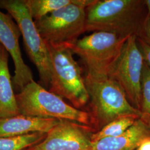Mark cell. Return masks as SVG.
<instances>
[{
	"instance_id": "cell-11",
	"label": "cell",
	"mask_w": 150,
	"mask_h": 150,
	"mask_svg": "<svg viewBox=\"0 0 150 150\" xmlns=\"http://www.w3.org/2000/svg\"><path fill=\"white\" fill-rule=\"evenodd\" d=\"M59 119L32 117L20 114L0 118V137H15L32 133H47Z\"/></svg>"
},
{
	"instance_id": "cell-7",
	"label": "cell",
	"mask_w": 150,
	"mask_h": 150,
	"mask_svg": "<svg viewBox=\"0 0 150 150\" xmlns=\"http://www.w3.org/2000/svg\"><path fill=\"white\" fill-rule=\"evenodd\" d=\"M35 23L45 42L69 46L86 32V8L72 0Z\"/></svg>"
},
{
	"instance_id": "cell-18",
	"label": "cell",
	"mask_w": 150,
	"mask_h": 150,
	"mask_svg": "<svg viewBox=\"0 0 150 150\" xmlns=\"http://www.w3.org/2000/svg\"><path fill=\"white\" fill-rule=\"evenodd\" d=\"M150 46V13H148L145 19L139 36L137 37Z\"/></svg>"
},
{
	"instance_id": "cell-20",
	"label": "cell",
	"mask_w": 150,
	"mask_h": 150,
	"mask_svg": "<svg viewBox=\"0 0 150 150\" xmlns=\"http://www.w3.org/2000/svg\"><path fill=\"white\" fill-rule=\"evenodd\" d=\"M136 150H150V138L145 139Z\"/></svg>"
},
{
	"instance_id": "cell-12",
	"label": "cell",
	"mask_w": 150,
	"mask_h": 150,
	"mask_svg": "<svg viewBox=\"0 0 150 150\" xmlns=\"http://www.w3.org/2000/svg\"><path fill=\"white\" fill-rule=\"evenodd\" d=\"M150 138V125L139 118L123 134L92 142V150H136Z\"/></svg>"
},
{
	"instance_id": "cell-19",
	"label": "cell",
	"mask_w": 150,
	"mask_h": 150,
	"mask_svg": "<svg viewBox=\"0 0 150 150\" xmlns=\"http://www.w3.org/2000/svg\"><path fill=\"white\" fill-rule=\"evenodd\" d=\"M139 50L142 54L145 62L150 67V46L139 38H137Z\"/></svg>"
},
{
	"instance_id": "cell-3",
	"label": "cell",
	"mask_w": 150,
	"mask_h": 150,
	"mask_svg": "<svg viewBox=\"0 0 150 150\" xmlns=\"http://www.w3.org/2000/svg\"><path fill=\"white\" fill-rule=\"evenodd\" d=\"M51 62L49 91L69 101L80 109L88 103L90 98L82 70L68 46L46 43Z\"/></svg>"
},
{
	"instance_id": "cell-9",
	"label": "cell",
	"mask_w": 150,
	"mask_h": 150,
	"mask_svg": "<svg viewBox=\"0 0 150 150\" xmlns=\"http://www.w3.org/2000/svg\"><path fill=\"white\" fill-rule=\"evenodd\" d=\"M95 132L90 126L60 120L41 142L25 150H92Z\"/></svg>"
},
{
	"instance_id": "cell-4",
	"label": "cell",
	"mask_w": 150,
	"mask_h": 150,
	"mask_svg": "<svg viewBox=\"0 0 150 150\" xmlns=\"http://www.w3.org/2000/svg\"><path fill=\"white\" fill-rule=\"evenodd\" d=\"M20 114L42 118L67 120L91 126L87 111L77 109L32 81L16 95Z\"/></svg>"
},
{
	"instance_id": "cell-5",
	"label": "cell",
	"mask_w": 150,
	"mask_h": 150,
	"mask_svg": "<svg viewBox=\"0 0 150 150\" xmlns=\"http://www.w3.org/2000/svg\"><path fill=\"white\" fill-rule=\"evenodd\" d=\"M129 38L111 32H93L68 47L85 64L86 74L109 76Z\"/></svg>"
},
{
	"instance_id": "cell-21",
	"label": "cell",
	"mask_w": 150,
	"mask_h": 150,
	"mask_svg": "<svg viewBox=\"0 0 150 150\" xmlns=\"http://www.w3.org/2000/svg\"><path fill=\"white\" fill-rule=\"evenodd\" d=\"M144 2L148 11V13H150V0H144Z\"/></svg>"
},
{
	"instance_id": "cell-17",
	"label": "cell",
	"mask_w": 150,
	"mask_h": 150,
	"mask_svg": "<svg viewBox=\"0 0 150 150\" xmlns=\"http://www.w3.org/2000/svg\"><path fill=\"white\" fill-rule=\"evenodd\" d=\"M139 111V118L150 125V67L145 61L141 80V102Z\"/></svg>"
},
{
	"instance_id": "cell-14",
	"label": "cell",
	"mask_w": 150,
	"mask_h": 150,
	"mask_svg": "<svg viewBox=\"0 0 150 150\" xmlns=\"http://www.w3.org/2000/svg\"><path fill=\"white\" fill-rule=\"evenodd\" d=\"M139 118L134 116H126L114 120L92 134V142L106 138L117 137L123 134Z\"/></svg>"
},
{
	"instance_id": "cell-8",
	"label": "cell",
	"mask_w": 150,
	"mask_h": 150,
	"mask_svg": "<svg viewBox=\"0 0 150 150\" xmlns=\"http://www.w3.org/2000/svg\"><path fill=\"white\" fill-rule=\"evenodd\" d=\"M145 60L137 41L129 36L110 75L123 89L129 103L139 111L141 102V80Z\"/></svg>"
},
{
	"instance_id": "cell-10",
	"label": "cell",
	"mask_w": 150,
	"mask_h": 150,
	"mask_svg": "<svg viewBox=\"0 0 150 150\" xmlns=\"http://www.w3.org/2000/svg\"><path fill=\"white\" fill-rule=\"evenodd\" d=\"M12 18L10 14L0 11V44L10 54L13 61L15 70L12 84L16 90L20 92L33 79L32 71L22 57L19 45L21 32Z\"/></svg>"
},
{
	"instance_id": "cell-13",
	"label": "cell",
	"mask_w": 150,
	"mask_h": 150,
	"mask_svg": "<svg viewBox=\"0 0 150 150\" xmlns=\"http://www.w3.org/2000/svg\"><path fill=\"white\" fill-rule=\"evenodd\" d=\"M8 52L0 44V118L20 115L8 69Z\"/></svg>"
},
{
	"instance_id": "cell-1",
	"label": "cell",
	"mask_w": 150,
	"mask_h": 150,
	"mask_svg": "<svg viewBox=\"0 0 150 150\" xmlns=\"http://www.w3.org/2000/svg\"><path fill=\"white\" fill-rule=\"evenodd\" d=\"M147 14L144 0H95L86 8V32L137 38Z\"/></svg>"
},
{
	"instance_id": "cell-6",
	"label": "cell",
	"mask_w": 150,
	"mask_h": 150,
	"mask_svg": "<svg viewBox=\"0 0 150 150\" xmlns=\"http://www.w3.org/2000/svg\"><path fill=\"white\" fill-rule=\"evenodd\" d=\"M0 8L5 9L15 20L20 29L25 47L38 69L40 85L50 87L51 62L48 48L40 35L24 0H0Z\"/></svg>"
},
{
	"instance_id": "cell-16",
	"label": "cell",
	"mask_w": 150,
	"mask_h": 150,
	"mask_svg": "<svg viewBox=\"0 0 150 150\" xmlns=\"http://www.w3.org/2000/svg\"><path fill=\"white\" fill-rule=\"evenodd\" d=\"M46 133L36 132L15 137H0V150H25L43 140Z\"/></svg>"
},
{
	"instance_id": "cell-2",
	"label": "cell",
	"mask_w": 150,
	"mask_h": 150,
	"mask_svg": "<svg viewBox=\"0 0 150 150\" xmlns=\"http://www.w3.org/2000/svg\"><path fill=\"white\" fill-rule=\"evenodd\" d=\"M85 81L90 98L87 112L95 132L121 117H141L140 111L131 105L123 89L111 76L86 74Z\"/></svg>"
},
{
	"instance_id": "cell-15",
	"label": "cell",
	"mask_w": 150,
	"mask_h": 150,
	"mask_svg": "<svg viewBox=\"0 0 150 150\" xmlns=\"http://www.w3.org/2000/svg\"><path fill=\"white\" fill-rule=\"evenodd\" d=\"M34 21H37L54 11L68 5L72 0H24Z\"/></svg>"
}]
</instances>
